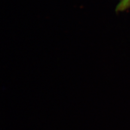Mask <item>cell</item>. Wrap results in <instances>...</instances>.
I'll list each match as a JSON object with an SVG mask.
<instances>
[{"label":"cell","instance_id":"6da1fadb","mask_svg":"<svg viewBox=\"0 0 130 130\" xmlns=\"http://www.w3.org/2000/svg\"><path fill=\"white\" fill-rule=\"evenodd\" d=\"M130 8V0H121L116 8L117 12L123 11Z\"/></svg>","mask_w":130,"mask_h":130}]
</instances>
